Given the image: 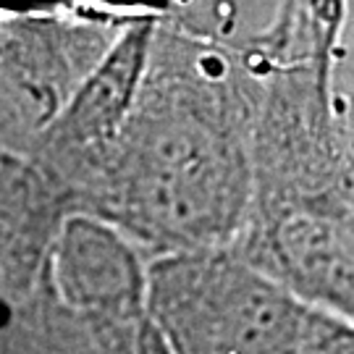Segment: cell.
<instances>
[{
  "label": "cell",
  "instance_id": "1",
  "mask_svg": "<svg viewBox=\"0 0 354 354\" xmlns=\"http://www.w3.org/2000/svg\"><path fill=\"white\" fill-rule=\"evenodd\" d=\"M313 307L231 247L160 254L147 266L145 317L174 354H294Z\"/></svg>",
  "mask_w": 354,
  "mask_h": 354
},
{
  "label": "cell",
  "instance_id": "2",
  "mask_svg": "<svg viewBox=\"0 0 354 354\" xmlns=\"http://www.w3.org/2000/svg\"><path fill=\"white\" fill-rule=\"evenodd\" d=\"M42 273L55 299L89 328H137L145 317L147 266L115 223L66 218L48 244Z\"/></svg>",
  "mask_w": 354,
  "mask_h": 354
},
{
  "label": "cell",
  "instance_id": "3",
  "mask_svg": "<svg viewBox=\"0 0 354 354\" xmlns=\"http://www.w3.org/2000/svg\"><path fill=\"white\" fill-rule=\"evenodd\" d=\"M0 354H95L89 328L55 299L42 268L0 270Z\"/></svg>",
  "mask_w": 354,
  "mask_h": 354
},
{
  "label": "cell",
  "instance_id": "4",
  "mask_svg": "<svg viewBox=\"0 0 354 354\" xmlns=\"http://www.w3.org/2000/svg\"><path fill=\"white\" fill-rule=\"evenodd\" d=\"M142 66V42L140 39H129L127 45H121V50L115 53V61L105 66L97 76L95 84L82 95L79 105L74 108L76 129H82L84 134L97 131L105 127V121H111L121 113V108L127 105L129 97V82L137 79V71Z\"/></svg>",
  "mask_w": 354,
  "mask_h": 354
},
{
  "label": "cell",
  "instance_id": "5",
  "mask_svg": "<svg viewBox=\"0 0 354 354\" xmlns=\"http://www.w3.org/2000/svg\"><path fill=\"white\" fill-rule=\"evenodd\" d=\"M294 354H354L352 320L313 310L307 330Z\"/></svg>",
  "mask_w": 354,
  "mask_h": 354
},
{
  "label": "cell",
  "instance_id": "6",
  "mask_svg": "<svg viewBox=\"0 0 354 354\" xmlns=\"http://www.w3.org/2000/svg\"><path fill=\"white\" fill-rule=\"evenodd\" d=\"M134 354H174V349L165 344V339L150 320L142 317V323L137 326V336H134Z\"/></svg>",
  "mask_w": 354,
  "mask_h": 354
}]
</instances>
